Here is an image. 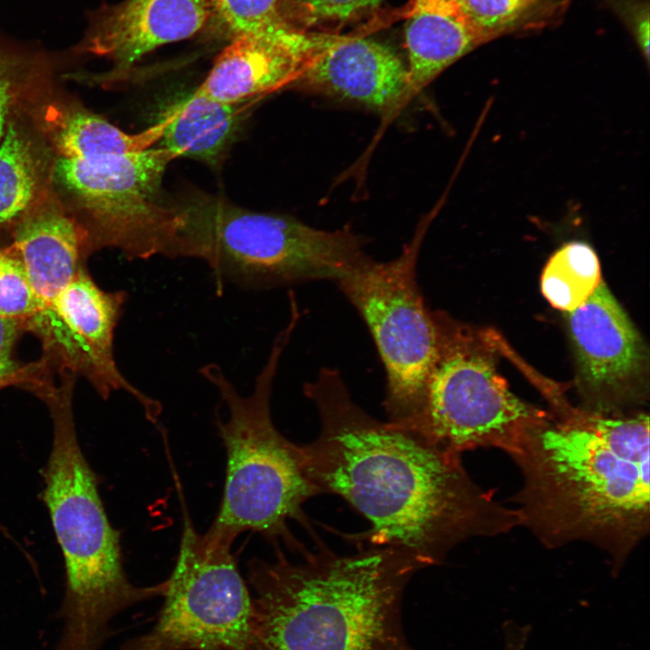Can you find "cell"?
Listing matches in <instances>:
<instances>
[{
  "instance_id": "1",
  "label": "cell",
  "mask_w": 650,
  "mask_h": 650,
  "mask_svg": "<svg viewBox=\"0 0 650 650\" xmlns=\"http://www.w3.org/2000/svg\"><path fill=\"white\" fill-rule=\"evenodd\" d=\"M320 420L316 440L302 445L305 472L319 494L338 495L367 521L370 546L407 552L425 569L459 544L520 526L515 510L478 486L460 455L433 448L374 418L334 368L303 385Z\"/></svg>"
},
{
  "instance_id": "2",
  "label": "cell",
  "mask_w": 650,
  "mask_h": 650,
  "mask_svg": "<svg viewBox=\"0 0 650 650\" xmlns=\"http://www.w3.org/2000/svg\"><path fill=\"white\" fill-rule=\"evenodd\" d=\"M649 441L643 412L550 413L511 456L520 526L549 549L590 543L618 571L649 534Z\"/></svg>"
},
{
  "instance_id": "3",
  "label": "cell",
  "mask_w": 650,
  "mask_h": 650,
  "mask_svg": "<svg viewBox=\"0 0 650 650\" xmlns=\"http://www.w3.org/2000/svg\"><path fill=\"white\" fill-rule=\"evenodd\" d=\"M293 562L248 563L256 650H415L407 638L404 591L422 567L407 552L369 546L340 555L323 544Z\"/></svg>"
},
{
  "instance_id": "4",
  "label": "cell",
  "mask_w": 650,
  "mask_h": 650,
  "mask_svg": "<svg viewBox=\"0 0 650 650\" xmlns=\"http://www.w3.org/2000/svg\"><path fill=\"white\" fill-rule=\"evenodd\" d=\"M53 439L42 469L44 502L60 547L65 590L59 609L60 636L53 650H100L110 623L126 608L163 597L167 580L137 587L127 578L119 534L110 524L98 481L76 433L70 391L47 402Z\"/></svg>"
},
{
  "instance_id": "5",
  "label": "cell",
  "mask_w": 650,
  "mask_h": 650,
  "mask_svg": "<svg viewBox=\"0 0 650 650\" xmlns=\"http://www.w3.org/2000/svg\"><path fill=\"white\" fill-rule=\"evenodd\" d=\"M299 319V312L292 311L248 395H241L215 363L203 366L200 372L227 408L226 419L217 420L227 451L225 487L209 531L232 542L243 532L252 531L274 544L282 540L302 552L305 548L289 531L287 521L309 527L302 506L320 494L306 475L301 446L276 429L270 408L280 359Z\"/></svg>"
},
{
  "instance_id": "6",
  "label": "cell",
  "mask_w": 650,
  "mask_h": 650,
  "mask_svg": "<svg viewBox=\"0 0 650 650\" xmlns=\"http://www.w3.org/2000/svg\"><path fill=\"white\" fill-rule=\"evenodd\" d=\"M180 223L172 258L204 261L218 289L226 283L269 289L337 283L371 257L348 227L329 231L296 218L198 195L175 203Z\"/></svg>"
},
{
  "instance_id": "7",
  "label": "cell",
  "mask_w": 650,
  "mask_h": 650,
  "mask_svg": "<svg viewBox=\"0 0 650 650\" xmlns=\"http://www.w3.org/2000/svg\"><path fill=\"white\" fill-rule=\"evenodd\" d=\"M432 312L438 348L422 398L409 417L391 424L448 453L495 448L513 456L550 413L510 391L480 332Z\"/></svg>"
},
{
  "instance_id": "8",
  "label": "cell",
  "mask_w": 650,
  "mask_h": 650,
  "mask_svg": "<svg viewBox=\"0 0 650 650\" xmlns=\"http://www.w3.org/2000/svg\"><path fill=\"white\" fill-rule=\"evenodd\" d=\"M176 158L160 145L84 158L57 156L52 177L83 214L88 253L112 247L131 260L171 257L180 216L162 184Z\"/></svg>"
},
{
  "instance_id": "9",
  "label": "cell",
  "mask_w": 650,
  "mask_h": 650,
  "mask_svg": "<svg viewBox=\"0 0 650 650\" xmlns=\"http://www.w3.org/2000/svg\"><path fill=\"white\" fill-rule=\"evenodd\" d=\"M232 543L186 519L155 624L118 650H256L253 597Z\"/></svg>"
},
{
  "instance_id": "10",
  "label": "cell",
  "mask_w": 650,
  "mask_h": 650,
  "mask_svg": "<svg viewBox=\"0 0 650 650\" xmlns=\"http://www.w3.org/2000/svg\"><path fill=\"white\" fill-rule=\"evenodd\" d=\"M431 216L417 227L400 255L370 258L336 283L366 322L384 364V407L398 424L418 407L434 364L438 330L417 282L416 266Z\"/></svg>"
},
{
  "instance_id": "11",
  "label": "cell",
  "mask_w": 650,
  "mask_h": 650,
  "mask_svg": "<svg viewBox=\"0 0 650 650\" xmlns=\"http://www.w3.org/2000/svg\"><path fill=\"white\" fill-rule=\"evenodd\" d=\"M128 298L125 291L107 292L85 267L44 308L40 333L44 348L63 366L88 379L103 398L115 391L131 395L151 422L162 412L158 401L133 385L114 358V335Z\"/></svg>"
},
{
  "instance_id": "12",
  "label": "cell",
  "mask_w": 650,
  "mask_h": 650,
  "mask_svg": "<svg viewBox=\"0 0 650 650\" xmlns=\"http://www.w3.org/2000/svg\"><path fill=\"white\" fill-rule=\"evenodd\" d=\"M567 314L590 402L585 410L618 414V409L638 398L647 367L642 338L603 282Z\"/></svg>"
},
{
  "instance_id": "13",
  "label": "cell",
  "mask_w": 650,
  "mask_h": 650,
  "mask_svg": "<svg viewBox=\"0 0 650 650\" xmlns=\"http://www.w3.org/2000/svg\"><path fill=\"white\" fill-rule=\"evenodd\" d=\"M333 36H311L299 29L236 36L222 50L197 88L224 103L257 100L295 84L315 54Z\"/></svg>"
},
{
  "instance_id": "14",
  "label": "cell",
  "mask_w": 650,
  "mask_h": 650,
  "mask_svg": "<svg viewBox=\"0 0 650 650\" xmlns=\"http://www.w3.org/2000/svg\"><path fill=\"white\" fill-rule=\"evenodd\" d=\"M211 13V0H124L95 12L78 51L107 58L122 72L156 48L194 35Z\"/></svg>"
},
{
  "instance_id": "15",
  "label": "cell",
  "mask_w": 650,
  "mask_h": 650,
  "mask_svg": "<svg viewBox=\"0 0 650 650\" xmlns=\"http://www.w3.org/2000/svg\"><path fill=\"white\" fill-rule=\"evenodd\" d=\"M407 68L392 47L368 38L333 37L296 83L385 114L401 96Z\"/></svg>"
},
{
  "instance_id": "16",
  "label": "cell",
  "mask_w": 650,
  "mask_h": 650,
  "mask_svg": "<svg viewBox=\"0 0 650 650\" xmlns=\"http://www.w3.org/2000/svg\"><path fill=\"white\" fill-rule=\"evenodd\" d=\"M12 246L45 306L75 277L89 254L79 221L46 193L14 224Z\"/></svg>"
},
{
  "instance_id": "17",
  "label": "cell",
  "mask_w": 650,
  "mask_h": 650,
  "mask_svg": "<svg viewBox=\"0 0 650 650\" xmlns=\"http://www.w3.org/2000/svg\"><path fill=\"white\" fill-rule=\"evenodd\" d=\"M408 53L404 88L384 115L371 145L420 92L448 67L481 44L451 0H413L405 26Z\"/></svg>"
},
{
  "instance_id": "18",
  "label": "cell",
  "mask_w": 650,
  "mask_h": 650,
  "mask_svg": "<svg viewBox=\"0 0 650 650\" xmlns=\"http://www.w3.org/2000/svg\"><path fill=\"white\" fill-rule=\"evenodd\" d=\"M224 103L198 88L176 99L162 114L159 145L178 157L216 166L237 137L253 102Z\"/></svg>"
},
{
  "instance_id": "19",
  "label": "cell",
  "mask_w": 650,
  "mask_h": 650,
  "mask_svg": "<svg viewBox=\"0 0 650 650\" xmlns=\"http://www.w3.org/2000/svg\"><path fill=\"white\" fill-rule=\"evenodd\" d=\"M51 123L52 143L58 156L84 158L143 151L158 144L164 124L128 134L103 117L84 109L57 113Z\"/></svg>"
},
{
  "instance_id": "20",
  "label": "cell",
  "mask_w": 650,
  "mask_h": 650,
  "mask_svg": "<svg viewBox=\"0 0 650 650\" xmlns=\"http://www.w3.org/2000/svg\"><path fill=\"white\" fill-rule=\"evenodd\" d=\"M487 43L543 31L562 21L571 0H451Z\"/></svg>"
},
{
  "instance_id": "21",
  "label": "cell",
  "mask_w": 650,
  "mask_h": 650,
  "mask_svg": "<svg viewBox=\"0 0 650 650\" xmlns=\"http://www.w3.org/2000/svg\"><path fill=\"white\" fill-rule=\"evenodd\" d=\"M42 178L32 142L10 122L0 142V226L15 224L40 200Z\"/></svg>"
},
{
  "instance_id": "22",
  "label": "cell",
  "mask_w": 650,
  "mask_h": 650,
  "mask_svg": "<svg viewBox=\"0 0 650 650\" xmlns=\"http://www.w3.org/2000/svg\"><path fill=\"white\" fill-rule=\"evenodd\" d=\"M601 282L594 249L585 242L571 241L550 257L542 274L541 289L552 307L570 312L582 304Z\"/></svg>"
},
{
  "instance_id": "23",
  "label": "cell",
  "mask_w": 650,
  "mask_h": 650,
  "mask_svg": "<svg viewBox=\"0 0 650 650\" xmlns=\"http://www.w3.org/2000/svg\"><path fill=\"white\" fill-rule=\"evenodd\" d=\"M211 17L231 39L296 30L282 11V0H211Z\"/></svg>"
},
{
  "instance_id": "24",
  "label": "cell",
  "mask_w": 650,
  "mask_h": 650,
  "mask_svg": "<svg viewBox=\"0 0 650 650\" xmlns=\"http://www.w3.org/2000/svg\"><path fill=\"white\" fill-rule=\"evenodd\" d=\"M14 247H0V316L27 324L43 309Z\"/></svg>"
},
{
  "instance_id": "25",
  "label": "cell",
  "mask_w": 650,
  "mask_h": 650,
  "mask_svg": "<svg viewBox=\"0 0 650 650\" xmlns=\"http://www.w3.org/2000/svg\"><path fill=\"white\" fill-rule=\"evenodd\" d=\"M32 72L31 57L0 34V142L9 125V116L21 82Z\"/></svg>"
},
{
  "instance_id": "26",
  "label": "cell",
  "mask_w": 650,
  "mask_h": 650,
  "mask_svg": "<svg viewBox=\"0 0 650 650\" xmlns=\"http://www.w3.org/2000/svg\"><path fill=\"white\" fill-rule=\"evenodd\" d=\"M24 322L0 316V390L10 385H29L38 394L42 388L35 383L34 372L39 367H24L14 358V347Z\"/></svg>"
},
{
  "instance_id": "27",
  "label": "cell",
  "mask_w": 650,
  "mask_h": 650,
  "mask_svg": "<svg viewBox=\"0 0 650 650\" xmlns=\"http://www.w3.org/2000/svg\"><path fill=\"white\" fill-rule=\"evenodd\" d=\"M310 23L346 22L359 16L383 0H295Z\"/></svg>"
},
{
  "instance_id": "28",
  "label": "cell",
  "mask_w": 650,
  "mask_h": 650,
  "mask_svg": "<svg viewBox=\"0 0 650 650\" xmlns=\"http://www.w3.org/2000/svg\"><path fill=\"white\" fill-rule=\"evenodd\" d=\"M608 6L620 17L643 58L649 62V5L645 0H605Z\"/></svg>"
}]
</instances>
